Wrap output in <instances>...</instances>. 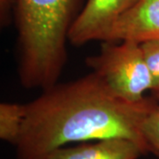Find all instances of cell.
<instances>
[{"label": "cell", "instance_id": "obj_4", "mask_svg": "<svg viewBox=\"0 0 159 159\" xmlns=\"http://www.w3.org/2000/svg\"><path fill=\"white\" fill-rule=\"evenodd\" d=\"M137 0H87L74 18L68 32L69 41L81 45L94 40L103 41L119 17Z\"/></svg>", "mask_w": 159, "mask_h": 159}, {"label": "cell", "instance_id": "obj_3", "mask_svg": "<svg viewBox=\"0 0 159 159\" xmlns=\"http://www.w3.org/2000/svg\"><path fill=\"white\" fill-rule=\"evenodd\" d=\"M88 63L118 96L129 102H141L151 90L152 80L141 43L124 41L120 44L105 42L100 54Z\"/></svg>", "mask_w": 159, "mask_h": 159}, {"label": "cell", "instance_id": "obj_10", "mask_svg": "<svg viewBox=\"0 0 159 159\" xmlns=\"http://www.w3.org/2000/svg\"><path fill=\"white\" fill-rule=\"evenodd\" d=\"M14 5L15 0H0V19L2 25H7L11 9H14Z\"/></svg>", "mask_w": 159, "mask_h": 159}, {"label": "cell", "instance_id": "obj_5", "mask_svg": "<svg viewBox=\"0 0 159 159\" xmlns=\"http://www.w3.org/2000/svg\"><path fill=\"white\" fill-rule=\"evenodd\" d=\"M159 39V0H137L115 21L104 42L142 43Z\"/></svg>", "mask_w": 159, "mask_h": 159}, {"label": "cell", "instance_id": "obj_2", "mask_svg": "<svg viewBox=\"0 0 159 159\" xmlns=\"http://www.w3.org/2000/svg\"><path fill=\"white\" fill-rule=\"evenodd\" d=\"M78 0H15L20 77L27 88L55 85L66 59V42Z\"/></svg>", "mask_w": 159, "mask_h": 159}, {"label": "cell", "instance_id": "obj_6", "mask_svg": "<svg viewBox=\"0 0 159 159\" xmlns=\"http://www.w3.org/2000/svg\"><path fill=\"white\" fill-rule=\"evenodd\" d=\"M147 154L136 142L125 138H109L94 143L62 147L47 159H137Z\"/></svg>", "mask_w": 159, "mask_h": 159}, {"label": "cell", "instance_id": "obj_1", "mask_svg": "<svg viewBox=\"0 0 159 159\" xmlns=\"http://www.w3.org/2000/svg\"><path fill=\"white\" fill-rule=\"evenodd\" d=\"M157 106L148 98L134 102L120 97L96 72L52 86L25 104L22 127L14 144L17 158L47 159L69 143L109 138L131 140L148 153L142 124Z\"/></svg>", "mask_w": 159, "mask_h": 159}, {"label": "cell", "instance_id": "obj_9", "mask_svg": "<svg viewBox=\"0 0 159 159\" xmlns=\"http://www.w3.org/2000/svg\"><path fill=\"white\" fill-rule=\"evenodd\" d=\"M142 134L149 152L159 157V106L146 116L142 124Z\"/></svg>", "mask_w": 159, "mask_h": 159}, {"label": "cell", "instance_id": "obj_8", "mask_svg": "<svg viewBox=\"0 0 159 159\" xmlns=\"http://www.w3.org/2000/svg\"><path fill=\"white\" fill-rule=\"evenodd\" d=\"M141 47L152 80L151 92L159 100V39L142 43Z\"/></svg>", "mask_w": 159, "mask_h": 159}, {"label": "cell", "instance_id": "obj_7", "mask_svg": "<svg viewBox=\"0 0 159 159\" xmlns=\"http://www.w3.org/2000/svg\"><path fill=\"white\" fill-rule=\"evenodd\" d=\"M25 104L2 102L0 104V138L15 144L25 118Z\"/></svg>", "mask_w": 159, "mask_h": 159}]
</instances>
